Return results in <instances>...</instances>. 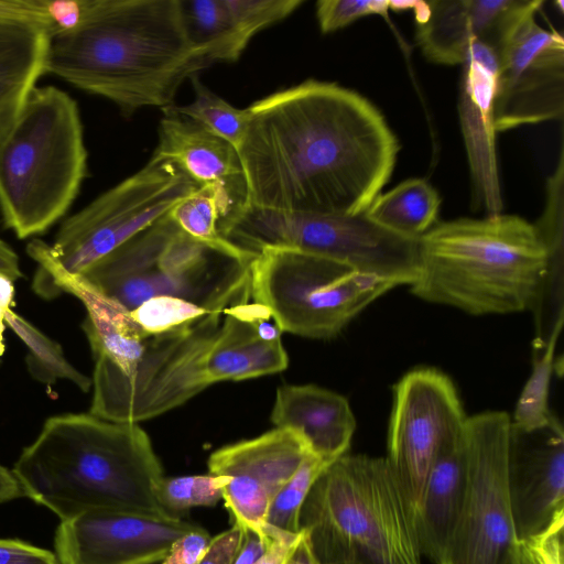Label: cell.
Masks as SVG:
<instances>
[{"label":"cell","instance_id":"cell-48","mask_svg":"<svg viewBox=\"0 0 564 564\" xmlns=\"http://www.w3.org/2000/svg\"><path fill=\"white\" fill-rule=\"evenodd\" d=\"M4 312L0 308V357L4 352V341H3V333H4Z\"/></svg>","mask_w":564,"mask_h":564},{"label":"cell","instance_id":"cell-17","mask_svg":"<svg viewBox=\"0 0 564 564\" xmlns=\"http://www.w3.org/2000/svg\"><path fill=\"white\" fill-rule=\"evenodd\" d=\"M506 477L518 541L538 534L564 511V431L555 415L529 431L510 424Z\"/></svg>","mask_w":564,"mask_h":564},{"label":"cell","instance_id":"cell-36","mask_svg":"<svg viewBox=\"0 0 564 564\" xmlns=\"http://www.w3.org/2000/svg\"><path fill=\"white\" fill-rule=\"evenodd\" d=\"M564 511L538 534L519 541L521 564H564Z\"/></svg>","mask_w":564,"mask_h":564},{"label":"cell","instance_id":"cell-49","mask_svg":"<svg viewBox=\"0 0 564 564\" xmlns=\"http://www.w3.org/2000/svg\"><path fill=\"white\" fill-rule=\"evenodd\" d=\"M153 564H161V563H153Z\"/></svg>","mask_w":564,"mask_h":564},{"label":"cell","instance_id":"cell-7","mask_svg":"<svg viewBox=\"0 0 564 564\" xmlns=\"http://www.w3.org/2000/svg\"><path fill=\"white\" fill-rule=\"evenodd\" d=\"M256 256L239 247L225 249L196 240L167 213L80 275L130 312L162 295L216 312L249 290Z\"/></svg>","mask_w":564,"mask_h":564},{"label":"cell","instance_id":"cell-32","mask_svg":"<svg viewBox=\"0 0 564 564\" xmlns=\"http://www.w3.org/2000/svg\"><path fill=\"white\" fill-rule=\"evenodd\" d=\"M226 476L192 475L163 477L154 489L160 506L172 517L193 507H213L223 499Z\"/></svg>","mask_w":564,"mask_h":564},{"label":"cell","instance_id":"cell-10","mask_svg":"<svg viewBox=\"0 0 564 564\" xmlns=\"http://www.w3.org/2000/svg\"><path fill=\"white\" fill-rule=\"evenodd\" d=\"M223 311L172 330L151 335L128 373L93 375L89 414L138 423L173 410L209 384L206 361L218 335Z\"/></svg>","mask_w":564,"mask_h":564},{"label":"cell","instance_id":"cell-8","mask_svg":"<svg viewBox=\"0 0 564 564\" xmlns=\"http://www.w3.org/2000/svg\"><path fill=\"white\" fill-rule=\"evenodd\" d=\"M221 232L252 253L264 248L294 249L333 259L395 286L411 285L419 272V238L398 235L366 213H289L242 203L224 219Z\"/></svg>","mask_w":564,"mask_h":564},{"label":"cell","instance_id":"cell-4","mask_svg":"<svg viewBox=\"0 0 564 564\" xmlns=\"http://www.w3.org/2000/svg\"><path fill=\"white\" fill-rule=\"evenodd\" d=\"M547 256L533 224L517 215L436 223L419 238L416 297L471 315L532 311Z\"/></svg>","mask_w":564,"mask_h":564},{"label":"cell","instance_id":"cell-21","mask_svg":"<svg viewBox=\"0 0 564 564\" xmlns=\"http://www.w3.org/2000/svg\"><path fill=\"white\" fill-rule=\"evenodd\" d=\"M271 422L296 432L326 462L347 454L356 419L347 399L315 384H285L275 393Z\"/></svg>","mask_w":564,"mask_h":564},{"label":"cell","instance_id":"cell-11","mask_svg":"<svg viewBox=\"0 0 564 564\" xmlns=\"http://www.w3.org/2000/svg\"><path fill=\"white\" fill-rule=\"evenodd\" d=\"M197 188L175 165L152 155L139 171L64 219L52 254L65 271L80 274Z\"/></svg>","mask_w":564,"mask_h":564},{"label":"cell","instance_id":"cell-26","mask_svg":"<svg viewBox=\"0 0 564 564\" xmlns=\"http://www.w3.org/2000/svg\"><path fill=\"white\" fill-rule=\"evenodd\" d=\"M188 40L210 63L236 62L248 42L238 33L225 0H178Z\"/></svg>","mask_w":564,"mask_h":564},{"label":"cell","instance_id":"cell-13","mask_svg":"<svg viewBox=\"0 0 564 564\" xmlns=\"http://www.w3.org/2000/svg\"><path fill=\"white\" fill-rule=\"evenodd\" d=\"M467 417L453 381L437 369L415 368L394 386L386 458L414 518L435 457L463 435Z\"/></svg>","mask_w":564,"mask_h":564},{"label":"cell","instance_id":"cell-6","mask_svg":"<svg viewBox=\"0 0 564 564\" xmlns=\"http://www.w3.org/2000/svg\"><path fill=\"white\" fill-rule=\"evenodd\" d=\"M87 161L76 100L56 86H35L0 141L4 226L19 239L47 231L79 194Z\"/></svg>","mask_w":564,"mask_h":564},{"label":"cell","instance_id":"cell-37","mask_svg":"<svg viewBox=\"0 0 564 564\" xmlns=\"http://www.w3.org/2000/svg\"><path fill=\"white\" fill-rule=\"evenodd\" d=\"M212 539L206 530L195 525L172 543L161 564H199Z\"/></svg>","mask_w":564,"mask_h":564},{"label":"cell","instance_id":"cell-38","mask_svg":"<svg viewBox=\"0 0 564 564\" xmlns=\"http://www.w3.org/2000/svg\"><path fill=\"white\" fill-rule=\"evenodd\" d=\"M0 564H59L55 553L18 539H0Z\"/></svg>","mask_w":564,"mask_h":564},{"label":"cell","instance_id":"cell-33","mask_svg":"<svg viewBox=\"0 0 564 564\" xmlns=\"http://www.w3.org/2000/svg\"><path fill=\"white\" fill-rule=\"evenodd\" d=\"M208 313L194 303L169 295L149 299L131 311L133 319L151 335L189 324Z\"/></svg>","mask_w":564,"mask_h":564},{"label":"cell","instance_id":"cell-28","mask_svg":"<svg viewBox=\"0 0 564 564\" xmlns=\"http://www.w3.org/2000/svg\"><path fill=\"white\" fill-rule=\"evenodd\" d=\"M4 322L26 346L25 362L34 379L48 386L64 379L73 382L83 392H88L91 389V378L77 370L66 359L58 343L47 337L11 308L4 312Z\"/></svg>","mask_w":564,"mask_h":564},{"label":"cell","instance_id":"cell-27","mask_svg":"<svg viewBox=\"0 0 564 564\" xmlns=\"http://www.w3.org/2000/svg\"><path fill=\"white\" fill-rule=\"evenodd\" d=\"M243 199L224 184L198 186L170 212L171 219L188 236L207 245L230 249L236 245L224 238L219 223Z\"/></svg>","mask_w":564,"mask_h":564},{"label":"cell","instance_id":"cell-47","mask_svg":"<svg viewBox=\"0 0 564 564\" xmlns=\"http://www.w3.org/2000/svg\"><path fill=\"white\" fill-rule=\"evenodd\" d=\"M14 284L13 280L0 272V308L10 310L13 304Z\"/></svg>","mask_w":564,"mask_h":564},{"label":"cell","instance_id":"cell-44","mask_svg":"<svg viewBox=\"0 0 564 564\" xmlns=\"http://www.w3.org/2000/svg\"><path fill=\"white\" fill-rule=\"evenodd\" d=\"M24 497V492L12 470L0 465V503Z\"/></svg>","mask_w":564,"mask_h":564},{"label":"cell","instance_id":"cell-40","mask_svg":"<svg viewBox=\"0 0 564 564\" xmlns=\"http://www.w3.org/2000/svg\"><path fill=\"white\" fill-rule=\"evenodd\" d=\"M241 539V529L234 523L230 529L212 539L210 546L199 564H234Z\"/></svg>","mask_w":564,"mask_h":564},{"label":"cell","instance_id":"cell-45","mask_svg":"<svg viewBox=\"0 0 564 564\" xmlns=\"http://www.w3.org/2000/svg\"><path fill=\"white\" fill-rule=\"evenodd\" d=\"M0 272L7 274L13 281L23 276L18 254L2 239H0Z\"/></svg>","mask_w":564,"mask_h":564},{"label":"cell","instance_id":"cell-18","mask_svg":"<svg viewBox=\"0 0 564 564\" xmlns=\"http://www.w3.org/2000/svg\"><path fill=\"white\" fill-rule=\"evenodd\" d=\"M459 120L468 156L473 205L487 216L502 213V197L496 154L494 98L498 75L496 52L471 40L462 63Z\"/></svg>","mask_w":564,"mask_h":564},{"label":"cell","instance_id":"cell-34","mask_svg":"<svg viewBox=\"0 0 564 564\" xmlns=\"http://www.w3.org/2000/svg\"><path fill=\"white\" fill-rule=\"evenodd\" d=\"M238 33L249 43L259 31L285 19L302 0H225Z\"/></svg>","mask_w":564,"mask_h":564},{"label":"cell","instance_id":"cell-42","mask_svg":"<svg viewBox=\"0 0 564 564\" xmlns=\"http://www.w3.org/2000/svg\"><path fill=\"white\" fill-rule=\"evenodd\" d=\"M0 20L35 21L48 28L46 0H0Z\"/></svg>","mask_w":564,"mask_h":564},{"label":"cell","instance_id":"cell-25","mask_svg":"<svg viewBox=\"0 0 564 564\" xmlns=\"http://www.w3.org/2000/svg\"><path fill=\"white\" fill-rule=\"evenodd\" d=\"M440 205V195L432 185L410 178L378 195L365 213L398 235L420 238L436 224Z\"/></svg>","mask_w":564,"mask_h":564},{"label":"cell","instance_id":"cell-22","mask_svg":"<svg viewBox=\"0 0 564 564\" xmlns=\"http://www.w3.org/2000/svg\"><path fill=\"white\" fill-rule=\"evenodd\" d=\"M163 112L152 155L172 163L198 186L224 184L245 200L243 173L236 149L176 112L174 106Z\"/></svg>","mask_w":564,"mask_h":564},{"label":"cell","instance_id":"cell-30","mask_svg":"<svg viewBox=\"0 0 564 564\" xmlns=\"http://www.w3.org/2000/svg\"><path fill=\"white\" fill-rule=\"evenodd\" d=\"M558 338H552L545 349L532 356V371L525 382L511 419V424L521 430H533L546 425L554 414L549 408L552 373L555 370V349Z\"/></svg>","mask_w":564,"mask_h":564},{"label":"cell","instance_id":"cell-1","mask_svg":"<svg viewBox=\"0 0 564 564\" xmlns=\"http://www.w3.org/2000/svg\"><path fill=\"white\" fill-rule=\"evenodd\" d=\"M238 150L245 204L322 215L365 213L389 181L398 140L365 97L314 79L248 107Z\"/></svg>","mask_w":564,"mask_h":564},{"label":"cell","instance_id":"cell-16","mask_svg":"<svg viewBox=\"0 0 564 564\" xmlns=\"http://www.w3.org/2000/svg\"><path fill=\"white\" fill-rule=\"evenodd\" d=\"M195 524L181 518L95 511L61 521L54 535L59 564L161 563L172 543Z\"/></svg>","mask_w":564,"mask_h":564},{"label":"cell","instance_id":"cell-41","mask_svg":"<svg viewBox=\"0 0 564 564\" xmlns=\"http://www.w3.org/2000/svg\"><path fill=\"white\" fill-rule=\"evenodd\" d=\"M270 541L267 550L254 564H284L297 545L302 532L290 533L265 524Z\"/></svg>","mask_w":564,"mask_h":564},{"label":"cell","instance_id":"cell-14","mask_svg":"<svg viewBox=\"0 0 564 564\" xmlns=\"http://www.w3.org/2000/svg\"><path fill=\"white\" fill-rule=\"evenodd\" d=\"M542 4V0H533L496 51L497 132L563 118L564 39L536 23Z\"/></svg>","mask_w":564,"mask_h":564},{"label":"cell","instance_id":"cell-20","mask_svg":"<svg viewBox=\"0 0 564 564\" xmlns=\"http://www.w3.org/2000/svg\"><path fill=\"white\" fill-rule=\"evenodd\" d=\"M269 314L268 308L251 300L250 289L224 310L206 361L209 384L273 375L288 368L281 339L267 340L259 332L260 321Z\"/></svg>","mask_w":564,"mask_h":564},{"label":"cell","instance_id":"cell-19","mask_svg":"<svg viewBox=\"0 0 564 564\" xmlns=\"http://www.w3.org/2000/svg\"><path fill=\"white\" fill-rule=\"evenodd\" d=\"M533 0H432L415 40L423 55L443 65L462 64L471 40L495 52Z\"/></svg>","mask_w":564,"mask_h":564},{"label":"cell","instance_id":"cell-46","mask_svg":"<svg viewBox=\"0 0 564 564\" xmlns=\"http://www.w3.org/2000/svg\"><path fill=\"white\" fill-rule=\"evenodd\" d=\"M284 564H321L312 553L303 532L297 545L292 551Z\"/></svg>","mask_w":564,"mask_h":564},{"label":"cell","instance_id":"cell-24","mask_svg":"<svg viewBox=\"0 0 564 564\" xmlns=\"http://www.w3.org/2000/svg\"><path fill=\"white\" fill-rule=\"evenodd\" d=\"M50 32L35 21L0 20V141L14 123L26 97L45 74Z\"/></svg>","mask_w":564,"mask_h":564},{"label":"cell","instance_id":"cell-5","mask_svg":"<svg viewBox=\"0 0 564 564\" xmlns=\"http://www.w3.org/2000/svg\"><path fill=\"white\" fill-rule=\"evenodd\" d=\"M299 522L321 564H423L414 512L386 457L332 462Z\"/></svg>","mask_w":564,"mask_h":564},{"label":"cell","instance_id":"cell-29","mask_svg":"<svg viewBox=\"0 0 564 564\" xmlns=\"http://www.w3.org/2000/svg\"><path fill=\"white\" fill-rule=\"evenodd\" d=\"M189 79L194 99L187 105L174 106L175 111L227 141L238 152L249 124L248 108L239 109L227 102L205 86L198 74Z\"/></svg>","mask_w":564,"mask_h":564},{"label":"cell","instance_id":"cell-23","mask_svg":"<svg viewBox=\"0 0 564 564\" xmlns=\"http://www.w3.org/2000/svg\"><path fill=\"white\" fill-rule=\"evenodd\" d=\"M467 487L465 431L435 457L415 513L422 555L440 564L457 523Z\"/></svg>","mask_w":564,"mask_h":564},{"label":"cell","instance_id":"cell-15","mask_svg":"<svg viewBox=\"0 0 564 564\" xmlns=\"http://www.w3.org/2000/svg\"><path fill=\"white\" fill-rule=\"evenodd\" d=\"M310 453L296 432L279 427L215 451L209 474L229 478L223 499L234 523L263 531L271 501Z\"/></svg>","mask_w":564,"mask_h":564},{"label":"cell","instance_id":"cell-43","mask_svg":"<svg viewBox=\"0 0 564 564\" xmlns=\"http://www.w3.org/2000/svg\"><path fill=\"white\" fill-rule=\"evenodd\" d=\"M240 529L242 539L234 564H254L267 550L270 536L267 529L263 531L253 528Z\"/></svg>","mask_w":564,"mask_h":564},{"label":"cell","instance_id":"cell-31","mask_svg":"<svg viewBox=\"0 0 564 564\" xmlns=\"http://www.w3.org/2000/svg\"><path fill=\"white\" fill-rule=\"evenodd\" d=\"M329 462L310 453L271 501L265 524L290 533H300V511L313 484Z\"/></svg>","mask_w":564,"mask_h":564},{"label":"cell","instance_id":"cell-12","mask_svg":"<svg viewBox=\"0 0 564 564\" xmlns=\"http://www.w3.org/2000/svg\"><path fill=\"white\" fill-rule=\"evenodd\" d=\"M510 417L502 411L467 417V487L440 564H521L506 477Z\"/></svg>","mask_w":564,"mask_h":564},{"label":"cell","instance_id":"cell-9","mask_svg":"<svg viewBox=\"0 0 564 564\" xmlns=\"http://www.w3.org/2000/svg\"><path fill=\"white\" fill-rule=\"evenodd\" d=\"M251 300L270 312L282 332L330 339L375 300L395 288L322 256L264 248L250 265Z\"/></svg>","mask_w":564,"mask_h":564},{"label":"cell","instance_id":"cell-35","mask_svg":"<svg viewBox=\"0 0 564 564\" xmlns=\"http://www.w3.org/2000/svg\"><path fill=\"white\" fill-rule=\"evenodd\" d=\"M390 0H319L316 18L323 33L337 31L359 18L379 14L386 17Z\"/></svg>","mask_w":564,"mask_h":564},{"label":"cell","instance_id":"cell-2","mask_svg":"<svg viewBox=\"0 0 564 564\" xmlns=\"http://www.w3.org/2000/svg\"><path fill=\"white\" fill-rule=\"evenodd\" d=\"M210 64L188 40L178 0H85L77 25L50 36L44 72L128 117L175 106L181 85Z\"/></svg>","mask_w":564,"mask_h":564},{"label":"cell","instance_id":"cell-3","mask_svg":"<svg viewBox=\"0 0 564 564\" xmlns=\"http://www.w3.org/2000/svg\"><path fill=\"white\" fill-rule=\"evenodd\" d=\"M12 473L24 497L61 521L95 511L174 518L155 498L163 467L138 423L89 413L52 416L23 448Z\"/></svg>","mask_w":564,"mask_h":564},{"label":"cell","instance_id":"cell-39","mask_svg":"<svg viewBox=\"0 0 564 564\" xmlns=\"http://www.w3.org/2000/svg\"><path fill=\"white\" fill-rule=\"evenodd\" d=\"M85 0H46L50 36L72 30L79 22Z\"/></svg>","mask_w":564,"mask_h":564}]
</instances>
